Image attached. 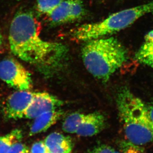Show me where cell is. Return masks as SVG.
Segmentation results:
<instances>
[{
    "mask_svg": "<svg viewBox=\"0 0 153 153\" xmlns=\"http://www.w3.org/2000/svg\"><path fill=\"white\" fill-rule=\"evenodd\" d=\"M40 25L31 12H17L9 30L10 50L45 75H51L63 64L69 50L61 43L43 39L40 36Z\"/></svg>",
    "mask_w": 153,
    "mask_h": 153,
    "instance_id": "1",
    "label": "cell"
},
{
    "mask_svg": "<svg viewBox=\"0 0 153 153\" xmlns=\"http://www.w3.org/2000/svg\"><path fill=\"white\" fill-rule=\"evenodd\" d=\"M81 54L87 71L103 82L108 81L128 59L127 49L114 37H101L85 41Z\"/></svg>",
    "mask_w": 153,
    "mask_h": 153,
    "instance_id": "2",
    "label": "cell"
},
{
    "mask_svg": "<svg viewBox=\"0 0 153 153\" xmlns=\"http://www.w3.org/2000/svg\"><path fill=\"white\" fill-rule=\"evenodd\" d=\"M116 102L127 140L140 146L153 142V122L147 103L125 87L118 91Z\"/></svg>",
    "mask_w": 153,
    "mask_h": 153,
    "instance_id": "3",
    "label": "cell"
},
{
    "mask_svg": "<svg viewBox=\"0 0 153 153\" xmlns=\"http://www.w3.org/2000/svg\"><path fill=\"white\" fill-rule=\"evenodd\" d=\"M153 12V0L134 7L120 10L102 21L85 24L73 29L70 35L79 41H88L108 36L124 30L140 18Z\"/></svg>",
    "mask_w": 153,
    "mask_h": 153,
    "instance_id": "4",
    "label": "cell"
},
{
    "mask_svg": "<svg viewBox=\"0 0 153 153\" xmlns=\"http://www.w3.org/2000/svg\"><path fill=\"white\" fill-rule=\"evenodd\" d=\"M0 79L17 91L30 90L32 88L30 72L13 58H6L0 61Z\"/></svg>",
    "mask_w": 153,
    "mask_h": 153,
    "instance_id": "5",
    "label": "cell"
},
{
    "mask_svg": "<svg viewBox=\"0 0 153 153\" xmlns=\"http://www.w3.org/2000/svg\"><path fill=\"white\" fill-rule=\"evenodd\" d=\"M85 15L81 0H64L47 15L53 25H63L80 19Z\"/></svg>",
    "mask_w": 153,
    "mask_h": 153,
    "instance_id": "6",
    "label": "cell"
},
{
    "mask_svg": "<svg viewBox=\"0 0 153 153\" xmlns=\"http://www.w3.org/2000/svg\"><path fill=\"white\" fill-rule=\"evenodd\" d=\"M34 93L29 90L17 91L9 96L3 106V114L7 119H18L24 117L31 103Z\"/></svg>",
    "mask_w": 153,
    "mask_h": 153,
    "instance_id": "7",
    "label": "cell"
},
{
    "mask_svg": "<svg viewBox=\"0 0 153 153\" xmlns=\"http://www.w3.org/2000/svg\"><path fill=\"white\" fill-rule=\"evenodd\" d=\"M63 104L62 100L49 93H34L33 100L25 111L24 117L34 119L44 112L56 110Z\"/></svg>",
    "mask_w": 153,
    "mask_h": 153,
    "instance_id": "8",
    "label": "cell"
},
{
    "mask_svg": "<svg viewBox=\"0 0 153 153\" xmlns=\"http://www.w3.org/2000/svg\"><path fill=\"white\" fill-rule=\"evenodd\" d=\"M106 119L100 112H95L85 114L84 120L76 131L79 136L90 137L98 134L102 131L105 126Z\"/></svg>",
    "mask_w": 153,
    "mask_h": 153,
    "instance_id": "9",
    "label": "cell"
},
{
    "mask_svg": "<svg viewBox=\"0 0 153 153\" xmlns=\"http://www.w3.org/2000/svg\"><path fill=\"white\" fill-rule=\"evenodd\" d=\"M64 113L61 110H54L41 114L34 118L30 129V135L44 132L62 117Z\"/></svg>",
    "mask_w": 153,
    "mask_h": 153,
    "instance_id": "10",
    "label": "cell"
},
{
    "mask_svg": "<svg viewBox=\"0 0 153 153\" xmlns=\"http://www.w3.org/2000/svg\"><path fill=\"white\" fill-rule=\"evenodd\" d=\"M48 152L52 153H71L73 143L70 137L54 132L49 134L44 141Z\"/></svg>",
    "mask_w": 153,
    "mask_h": 153,
    "instance_id": "11",
    "label": "cell"
},
{
    "mask_svg": "<svg viewBox=\"0 0 153 153\" xmlns=\"http://www.w3.org/2000/svg\"><path fill=\"white\" fill-rule=\"evenodd\" d=\"M134 58L139 63L153 69V28L145 36L143 43Z\"/></svg>",
    "mask_w": 153,
    "mask_h": 153,
    "instance_id": "12",
    "label": "cell"
},
{
    "mask_svg": "<svg viewBox=\"0 0 153 153\" xmlns=\"http://www.w3.org/2000/svg\"><path fill=\"white\" fill-rule=\"evenodd\" d=\"M85 116V114L79 112H74L71 114L64 121L62 129L65 132L70 134L76 133Z\"/></svg>",
    "mask_w": 153,
    "mask_h": 153,
    "instance_id": "13",
    "label": "cell"
},
{
    "mask_svg": "<svg viewBox=\"0 0 153 153\" xmlns=\"http://www.w3.org/2000/svg\"><path fill=\"white\" fill-rule=\"evenodd\" d=\"M22 138V133L20 130L16 129L10 133L0 137V153H7L15 143Z\"/></svg>",
    "mask_w": 153,
    "mask_h": 153,
    "instance_id": "14",
    "label": "cell"
},
{
    "mask_svg": "<svg viewBox=\"0 0 153 153\" xmlns=\"http://www.w3.org/2000/svg\"><path fill=\"white\" fill-rule=\"evenodd\" d=\"M64 0H36V9L39 13L47 15Z\"/></svg>",
    "mask_w": 153,
    "mask_h": 153,
    "instance_id": "15",
    "label": "cell"
},
{
    "mask_svg": "<svg viewBox=\"0 0 153 153\" xmlns=\"http://www.w3.org/2000/svg\"><path fill=\"white\" fill-rule=\"evenodd\" d=\"M120 149L121 153H145L142 146L135 144L127 140L120 143Z\"/></svg>",
    "mask_w": 153,
    "mask_h": 153,
    "instance_id": "16",
    "label": "cell"
},
{
    "mask_svg": "<svg viewBox=\"0 0 153 153\" xmlns=\"http://www.w3.org/2000/svg\"><path fill=\"white\" fill-rule=\"evenodd\" d=\"M7 153H30V152L25 145L19 142L13 145Z\"/></svg>",
    "mask_w": 153,
    "mask_h": 153,
    "instance_id": "17",
    "label": "cell"
},
{
    "mask_svg": "<svg viewBox=\"0 0 153 153\" xmlns=\"http://www.w3.org/2000/svg\"><path fill=\"white\" fill-rule=\"evenodd\" d=\"M90 153H120L107 145H101L94 148Z\"/></svg>",
    "mask_w": 153,
    "mask_h": 153,
    "instance_id": "18",
    "label": "cell"
},
{
    "mask_svg": "<svg viewBox=\"0 0 153 153\" xmlns=\"http://www.w3.org/2000/svg\"><path fill=\"white\" fill-rule=\"evenodd\" d=\"M47 148L44 142L38 141L34 143L31 147L30 153H47Z\"/></svg>",
    "mask_w": 153,
    "mask_h": 153,
    "instance_id": "19",
    "label": "cell"
},
{
    "mask_svg": "<svg viewBox=\"0 0 153 153\" xmlns=\"http://www.w3.org/2000/svg\"><path fill=\"white\" fill-rule=\"evenodd\" d=\"M147 105L149 114L153 122V102H151L150 103H147Z\"/></svg>",
    "mask_w": 153,
    "mask_h": 153,
    "instance_id": "20",
    "label": "cell"
},
{
    "mask_svg": "<svg viewBox=\"0 0 153 153\" xmlns=\"http://www.w3.org/2000/svg\"><path fill=\"white\" fill-rule=\"evenodd\" d=\"M4 43V39L2 33L0 30V49L3 46Z\"/></svg>",
    "mask_w": 153,
    "mask_h": 153,
    "instance_id": "21",
    "label": "cell"
},
{
    "mask_svg": "<svg viewBox=\"0 0 153 153\" xmlns=\"http://www.w3.org/2000/svg\"><path fill=\"white\" fill-rule=\"evenodd\" d=\"M47 153H50V152H48Z\"/></svg>",
    "mask_w": 153,
    "mask_h": 153,
    "instance_id": "22",
    "label": "cell"
}]
</instances>
